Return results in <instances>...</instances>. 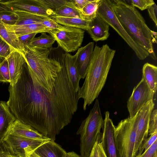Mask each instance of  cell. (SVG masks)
I'll return each mask as SVG.
<instances>
[{"mask_svg": "<svg viewBox=\"0 0 157 157\" xmlns=\"http://www.w3.org/2000/svg\"><path fill=\"white\" fill-rule=\"evenodd\" d=\"M9 25L18 37L35 33H48L49 31L48 29L40 23L26 25Z\"/></svg>", "mask_w": 157, "mask_h": 157, "instance_id": "obj_21", "label": "cell"}, {"mask_svg": "<svg viewBox=\"0 0 157 157\" xmlns=\"http://www.w3.org/2000/svg\"><path fill=\"white\" fill-rule=\"evenodd\" d=\"M154 105L153 100L150 101L139 111L135 115L136 128L134 153V157L137 155L142 142L147 138L150 118Z\"/></svg>", "mask_w": 157, "mask_h": 157, "instance_id": "obj_9", "label": "cell"}, {"mask_svg": "<svg viewBox=\"0 0 157 157\" xmlns=\"http://www.w3.org/2000/svg\"><path fill=\"white\" fill-rule=\"evenodd\" d=\"M1 108L0 112V139L3 140L8 129L16 119L10 111L5 101H0Z\"/></svg>", "mask_w": 157, "mask_h": 157, "instance_id": "obj_19", "label": "cell"}, {"mask_svg": "<svg viewBox=\"0 0 157 157\" xmlns=\"http://www.w3.org/2000/svg\"><path fill=\"white\" fill-rule=\"evenodd\" d=\"M54 13L55 16L82 19L81 11L75 7L71 0H67L63 5L54 11Z\"/></svg>", "mask_w": 157, "mask_h": 157, "instance_id": "obj_25", "label": "cell"}, {"mask_svg": "<svg viewBox=\"0 0 157 157\" xmlns=\"http://www.w3.org/2000/svg\"><path fill=\"white\" fill-rule=\"evenodd\" d=\"M109 25L97 14L90 21L86 30L93 40L95 42L107 40L109 35Z\"/></svg>", "mask_w": 157, "mask_h": 157, "instance_id": "obj_15", "label": "cell"}, {"mask_svg": "<svg viewBox=\"0 0 157 157\" xmlns=\"http://www.w3.org/2000/svg\"><path fill=\"white\" fill-rule=\"evenodd\" d=\"M98 144V142L95 143L91 152L88 157H99Z\"/></svg>", "mask_w": 157, "mask_h": 157, "instance_id": "obj_41", "label": "cell"}, {"mask_svg": "<svg viewBox=\"0 0 157 157\" xmlns=\"http://www.w3.org/2000/svg\"><path fill=\"white\" fill-rule=\"evenodd\" d=\"M13 51L7 43L0 38V58L6 59Z\"/></svg>", "mask_w": 157, "mask_h": 157, "instance_id": "obj_35", "label": "cell"}, {"mask_svg": "<svg viewBox=\"0 0 157 157\" xmlns=\"http://www.w3.org/2000/svg\"><path fill=\"white\" fill-rule=\"evenodd\" d=\"M67 0H35L40 5L50 9L54 12L63 5Z\"/></svg>", "mask_w": 157, "mask_h": 157, "instance_id": "obj_28", "label": "cell"}, {"mask_svg": "<svg viewBox=\"0 0 157 157\" xmlns=\"http://www.w3.org/2000/svg\"><path fill=\"white\" fill-rule=\"evenodd\" d=\"M154 93L150 88L144 79L135 86L127 103L130 117H134L139 111L151 100H153Z\"/></svg>", "mask_w": 157, "mask_h": 157, "instance_id": "obj_8", "label": "cell"}, {"mask_svg": "<svg viewBox=\"0 0 157 157\" xmlns=\"http://www.w3.org/2000/svg\"><path fill=\"white\" fill-rule=\"evenodd\" d=\"M130 4L137 7L141 10L147 9L155 3L152 0H131L129 1Z\"/></svg>", "mask_w": 157, "mask_h": 157, "instance_id": "obj_32", "label": "cell"}, {"mask_svg": "<svg viewBox=\"0 0 157 157\" xmlns=\"http://www.w3.org/2000/svg\"><path fill=\"white\" fill-rule=\"evenodd\" d=\"M0 157H17L3 140L0 139Z\"/></svg>", "mask_w": 157, "mask_h": 157, "instance_id": "obj_33", "label": "cell"}, {"mask_svg": "<svg viewBox=\"0 0 157 157\" xmlns=\"http://www.w3.org/2000/svg\"><path fill=\"white\" fill-rule=\"evenodd\" d=\"M55 41L52 36L47 35L46 33L43 32L41 33L39 36L33 38L28 45L33 47L49 49L52 47Z\"/></svg>", "mask_w": 157, "mask_h": 157, "instance_id": "obj_26", "label": "cell"}, {"mask_svg": "<svg viewBox=\"0 0 157 157\" xmlns=\"http://www.w3.org/2000/svg\"><path fill=\"white\" fill-rule=\"evenodd\" d=\"M154 157H157V153H156L155 155L154 156Z\"/></svg>", "mask_w": 157, "mask_h": 157, "instance_id": "obj_47", "label": "cell"}, {"mask_svg": "<svg viewBox=\"0 0 157 157\" xmlns=\"http://www.w3.org/2000/svg\"><path fill=\"white\" fill-rule=\"evenodd\" d=\"M157 132H156L142 142L139 149L138 155L141 154L144 150V151H147L157 140Z\"/></svg>", "mask_w": 157, "mask_h": 157, "instance_id": "obj_30", "label": "cell"}, {"mask_svg": "<svg viewBox=\"0 0 157 157\" xmlns=\"http://www.w3.org/2000/svg\"><path fill=\"white\" fill-rule=\"evenodd\" d=\"M142 77L154 94L157 90V67L148 63H145L142 68Z\"/></svg>", "mask_w": 157, "mask_h": 157, "instance_id": "obj_23", "label": "cell"}, {"mask_svg": "<svg viewBox=\"0 0 157 157\" xmlns=\"http://www.w3.org/2000/svg\"><path fill=\"white\" fill-rule=\"evenodd\" d=\"M13 12L17 19L14 25H18L41 23L45 18L49 17L22 10H16Z\"/></svg>", "mask_w": 157, "mask_h": 157, "instance_id": "obj_22", "label": "cell"}, {"mask_svg": "<svg viewBox=\"0 0 157 157\" xmlns=\"http://www.w3.org/2000/svg\"><path fill=\"white\" fill-rule=\"evenodd\" d=\"M94 48V43L90 42L79 48L74 56L75 66L81 79L85 78Z\"/></svg>", "mask_w": 157, "mask_h": 157, "instance_id": "obj_13", "label": "cell"}, {"mask_svg": "<svg viewBox=\"0 0 157 157\" xmlns=\"http://www.w3.org/2000/svg\"><path fill=\"white\" fill-rule=\"evenodd\" d=\"M17 19L16 15L13 11L0 12V23L10 25H15Z\"/></svg>", "mask_w": 157, "mask_h": 157, "instance_id": "obj_29", "label": "cell"}, {"mask_svg": "<svg viewBox=\"0 0 157 157\" xmlns=\"http://www.w3.org/2000/svg\"><path fill=\"white\" fill-rule=\"evenodd\" d=\"M157 132V110L156 109L152 112L149 121L148 134L151 135Z\"/></svg>", "mask_w": 157, "mask_h": 157, "instance_id": "obj_34", "label": "cell"}, {"mask_svg": "<svg viewBox=\"0 0 157 157\" xmlns=\"http://www.w3.org/2000/svg\"><path fill=\"white\" fill-rule=\"evenodd\" d=\"M64 61L66 71L73 88L77 93L80 88L79 82L81 78L75 66L74 56L65 52L64 55Z\"/></svg>", "mask_w": 157, "mask_h": 157, "instance_id": "obj_20", "label": "cell"}, {"mask_svg": "<svg viewBox=\"0 0 157 157\" xmlns=\"http://www.w3.org/2000/svg\"><path fill=\"white\" fill-rule=\"evenodd\" d=\"M98 146L99 157H106L100 142L98 143Z\"/></svg>", "mask_w": 157, "mask_h": 157, "instance_id": "obj_43", "label": "cell"}, {"mask_svg": "<svg viewBox=\"0 0 157 157\" xmlns=\"http://www.w3.org/2000/svg\"><path fill=\"white\" fill-rule=\"evenodd\" d=\"M0 38L13 51L20 52L24 56L25 47L9 25L0 23Z\"/></svg>", "mask_w": 157, "mask_h": 157, "instance_id": "obj_17", "label": "cell"}, {"mask_svg": "<svg viewBox=\"0 0 157 157\" xmlns=\"http://www.w3.org/2000/svg\"><path fill=\"white\" fill-rule=\"evenodd\" d=\"M116 50L105 44L96 45L85 81L77 92L78 99L83 100L85 110L98 97L105 83Z\"/></svg>", "mask_w": 157, "mask_h": 157, "instance_id": "obj_2", "label": "cell"}, {"mask_svg": "<svg viewBox=\"0 0 157 157\" xmlns=\"http://www.w3.org/2000/svg\"><path fill=\"white\" fill-rule=\"evenodd\" d=\"M8 91L6 104L16 119L53 141L78 109V94L66 67L43 78L36 76L25 63L17 83L10 85Z\"/></svg>", "mask_w": 157, "mask_h": 157, "instance_id": "obj_1", "label": "cell"}, {"mask_svg": "<svg viewBox=\"0 0 157 157\" xmlns=\"http://www.w3.org/2000/svg\"><path fill=\"white\" fill-rule=\"evenodd\" d=\"M5 60V59H4L2 60V62L0 63V68L1 67V66L2 65V64H3V63H4V62Z\"/></svg>", "mask_w": 157, "mask_h": 157, "instance_id": "obj_46", "label": "cell"}, {"mask_svg": "<svg viewBox=\"0 0 157 157\" xmlns=\"http://www.w3.org/2000/svg\"><path fill=\"white\" fill-rule=\"evenodd\" d=\"M97 14L118 33L139 59L144 60L149 56L148 52L135 42L121 24L114 13L111 0H100Z\"/></svg>", "mask_w": 157, "mask_h": 157, "instance_id": "obj_5", "label": "cell"}, {"mask_svg": "<svg viewBox=\"0 0 157 157\" xmlns=\"http://www.w3.org/2000/svg\"><path fill=\"white\" fill-rule=\"evenodd\" d=\"M10 76L8 62L5 60L0 68V82H9Z\"/></svg>", "mask_w": 157, "mask_h": 157, "instance_id": "obj_31", "label": "cell"}, {"mask_svg": "<svg viewBox=\"0 0 157 157\" xmlns=\"http://www.w3.org/2000/svg\"><path fill=\"white\" fill-rule=\"evenodd\" d=\"M104 120L98 100L97 99L87 117L82 122L77 132L80 136V153L81 157H88L95 144L101 142Z\"/></svg>", "mask_w": 157, "mask_h": 157, "instance_id": "obj_4", "label": "cell"}, {"mask_svg": "<svg viewBox=\"0 0 157 157\" xmlns=\"http://www.w3.org/2000/svg\"><path fill=\"white\" fill-rule=\"evenodd\" d=\"M37 33H35L22 36L18 37L24 47L28 45L29 43L35 37Z\"/></svg>", "mask_w": 157, "mask_h": 157, "instance_id": "obj_39", "label": "cell"}, {"mask_svg": "<svg viewBox=\"0 0 157 157\" xmlns=\"http://www.w3.org/2000/svg\"><path fill=\"white\" fill-rule=\"evenodd\" d=\"M109 114L108 111L105 113L100 143L106 157H120L117 143L115 127Z\"/></svg>", "mask_w": 157, "mask_h": 157, "instance_id": "obj_11", "label": "cell"}, {"mask_svg": "<svg viewBox=\"0 0 157 157\" xmlns=\"http://www.w3.org/2000/svg\"><path fill=\"white\" fill-rule=\"evenodd\" d=\"M49 31L59 28L61 25H59L56 21L50 17H47L44 19L41 23Z\"/></svg>", "mask_w": 157, "mask_h": 157, "instance_id": "obj_37", "label": "cell"}, {"mask_svg": "<svg viewBox=\"0 0 157 157\" xmlns=\"http://www.w3.org/2000/svg\"><path fill=\"white\" fill-rule=\"evenodd\" d=\"M40 157H66L67 152L54 141L49 140L34 151Z\"/></svg>", "mask_w": 157, "mask_h": 157, "instance_id": "obj_18", "label": "cell"}, {"mask_svg": "<svg viewBox=\"0 0 157 157\" xmlns=\"http://www.w3.org/2000/svg\"><path fill=\"white\" fill-rule=\"evenodd\" d=\"M25 157H40L34 151L25 153Z\"/></svg>", "mask_w": 157, "mask_h": 157, "instance_id": "obj_44", "label": "cell"}, {"mask_svg": "<svg viewBox=\"0 0 157 157\" xmlns=\"http://www.w3.org/2000/svg\"><path fill=\"white\" fill-rule=\"evenodd\" d=\"M6 59L8 63L10 73V85L13 86L21 75L26 61L22 54L15 51L11 52Z\"/></svg>", "mask_w": 157, "mask_h": 157, "instance_id": "obj_14", "label": "cell"}, {"mask_svg": "<svg viewBox=\"0 0 157 157\" xmlns=\"http://www.w3.org/2000/svg\"><path fill=\"white\" fill-rule=\"evenodd\" d=\"M4 2L13 11L24 10L51 18L55 15L53 11L40 5L35 0H12Z\"/></svg>", "mask_w": 157, "mask_h": 157, "instance_id": "obj_12", "label": "cell"}, {"mask_svg": "<svg viewBox=\"0 0 157 157\" xmlns=\"http://www.w3.org/2000/svg\"><path fill=\"white\" fill-rule=\"evenodd\" d=\"M84 30L61 25L48 33L57 43L58 46L66 53L73 52L81 47L84 37Z\"/></svg>", "mask_w": 157, "mask_h": 157, "instance_id": "obj_7", "label": "cell"}, {"mask_svg": "<svg viewBox=\"0 0 157 157\" xmlns=\"http://www.w3.org/2000/svg\"><path fill=\"white\" fill-rule=\"evenodd\" d=\"M3 11H13L12 9L7 6L4 2L0 1V12Z\"/></svg>", "mask_w": 157, "mask_h": 157, "instance_id": "obj_42", "label": "cell"}, {"mask_svg": "<svg viewBox=\"0 0 157 157\" xmlns=\"http://www.w3.org/2000/svg\"><path fill=\"white\" fill-rule=\"evenodd\" d=\"M100 0H92L81 10L82 19L90 21L97 14V12Z\"/></svg>", "mask_w": 157, "mask_h": 157, "instance_id": "obj_27", "label": "cell"}, {"mask_svg": "<svg viewBox=\"0 0 157 157\" xmlns=\"http://www.w3.org/2000/svg\"><path fill=\"white\" fill-rule=\"evenodd\" d=\"M136 128V116L122 120L115 127L117 143L120 157H134Z\"/></svg>", "mask_w": 157, "mask_h": 157, "instance_id": "obj_6", "label": "cell"}, {"mask_svg": "<svg viewBox=\"0 0 157 157\" xmlns=\"http://www.w3.org/2000/svg\"><path fill=\"white\" fill-rule=\"evenodd\" d=\"M92 0H71L75 7L80 11Z\"/></svg>", "mask_w": 157, "mask_h": 157, "instance_id": "obj_40", "label": "cell"}, {"mask_svg": "<svg viewBox=\"0 0 157 157\" xmlns=\"http://www.w3.org/2000/svg\"><path fill=\"white\" fill-rule=\"evenodd\" d=\"M1 104L0 102V112L1 109Z\"/></svg>", "mask_w": 157, "mask_h": 157, "instance_id": "obj_48", "label": "cell"}, {"mask_svg": "<svg viewBox=\"0 0 157 157\" xmlns=\"http://www.w3.org/2000/svg\"><path fill=\"white\" fill-rule=\"evenodd\" d=\"M52 19L59 24L86 30L90 21L79 18L58 16H54Z\"/></svg>", "mask_w": 157, "mask_h": 157, "instance_id": "obj_24", "label": "cell"}, {"mask_svg": "<svg viewBox=\"0 0 157 157\" xmlns=\"http://www.w3.org/2000/svg\"><path fill=\"white\" fill-rule=\"evenodd\" d=\"M8 134L31 139L50 140L30 126L17 119L10 127L7 134Z\"/></svg>", "mask_w": 157, "mask_h": 157, "instance_id": "obj_16", "label": "cell"}, {"mask_svg": "<svg viewBox=\"0 0 157 157\" xmlns=\"http://www.w3.org/2000/svg\"><path fill=\"white\" fill-rule=\"evenodd\" d=\"M157 140L146 151H144L141 154L137 155L136 157H154L157 153Z\"/></svg>", "mask_w": 157, "mask_h": 157, "instance_id": "obj_36", "label": "cell"}, {"mask_svg": "<svg viewBox=\"0 0 157 157\" xmlns=\"http://www.w3.org/2000/svg\"><path fill=\"white\" fill-rule=\"evenodd\" d=\"M3 140L17 157H25L26 153L34 151L50 140L31 139L8 134Z\"/></svg>", "mask_w": 157, "mask_h": 157, "instance_id": "obj_10", "label": "cell"}, {"mask_svg": "<svg viewBox=\"0 0 157 157\" xmlns=\"http://www.w3.org/2000/svg\"><path fill=\"white\" fill-rule=\"evenodd\" d=\"M149 16L155 23L156 26H157V6L155 3L149 7L147 9Z\"/></svg>", "mask_w": 157, "mask_h": 157, "instance_id": "obj_38", "label": "cell"}, {"mask_svg": "<svg viewBox=\"0 0 157 157\" xmlns=\"http://www.w3.org/2000/svg\"><path fill=\"white\" fill-rule=\"evenodd\" d=\"M66 157H81L78 154L73 151L67 153Z\"/></svg>", "mask_w": 157, "mask_h": 157, "instance_id": "obj_45", "label": "cell"}, {"mask_svg": "<svg viewBox=\"0 0 157 157\" xmlns=\"http://www.w3.org/2000/svg\"><path fill=\"white\" fill-rule=\"evenodd\" d=\"M116 15L125 31L138 45L145 49L154 60L157 57L153 45L151 30L136 8L125 0H111Z\"/></svg>", "mask_w": 157, "mask_h": 157, "instance_id": "obj_3", "label": "cell"}]
</instances>
